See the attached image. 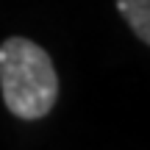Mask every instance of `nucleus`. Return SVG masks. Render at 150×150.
<instances>
[{"label": "nucleus", "instance_id": "1", "mask_svg": "<svg viewBox=\"0 0 150 150\" xmlns=\"http://www.w3.org/2000/svg\"><path fill=\"white\" fill-rule=\"evenodd\" d=\"M0 89L14 117L42 120L59 100V75L47 50L25 36L0 45Z\"/></svg>", "mask_w": 150, "mask_h": 150}, {"label": "nucleus", "instance_id": "2", "mask_svg": "<svg viewBox=\"0 0 150 150\" xmlns=\"http://www.w3.org/2000/svg\"><path fill=\"white\" fill-rule=\"evenodd\" d=\"M117 8L131 31L150 45V0H117Z\"/></svg>", "mask_w": 150, "mask_h": 150}]
</instances>
